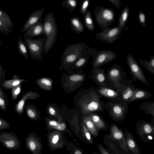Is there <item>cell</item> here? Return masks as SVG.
Masks as SVG:
<instances>
[{"label": "cell", "mask_w": 154, "mask_h": 154, "mask_svg": "<svg viewBox=\"0 0 154 154\" xmlns=\"http://www.w3.org/2000/svg\"><path fill=\"white\" fill-rule=\"evenodd\" d=\"M94 88L87 90L82 97L81 102L82 112L84 116L94 112H103L105 102L101 100Z\"/></svg>", "instance_id": "1"}, {"label": "cell", "mask_w": 154, "mask_h": 154, "mask_svg": "<svg viewBox=\"0 0 154 154\" xmlns=\"http://www.w3.org/2000/svg\"><path fill=\"white\" fill-rule=\"evenodd\" d=\"M43 23L45 36L43 52L45 55L52 48L56 41L58 28L54 14L51 12L45 16Z\"/></svg>", "instance_id": "2"}, {"label": "cell", "mask_w": 154, "mask_h": 154, "mask_svg": "<svg viewBox=\"0 0 154 154\" xmlns=\"http://www.w3.org/2000/svg\"><path fill=\"white\" fill-rule=\"evenodd\" d=\"M130 103L122 100H110L105 104L103 108L113 120L116 122H121L125 119Z\"/></svg>", "instance_id": "3"}, {"label": "cell", "mask_w": 154, "mask_h": 154, "mask_svg": "<svg viewBox=\"0 0 154 154\" xmlns=\"http://www.w3.org/2000/svg\"><path fill=\"white\" fill-rule=\"evenodd\" d=\"M84 52L85 54L92 57L93 60L91 65L92 69L99 68L110 62L117 56L114 51L107 50L98 51L88 46Z\"/></svg>", "instance_id": "4"}, {"label": "cell", "mask_w": 154, "mask_h": 154, "mask_svg": "<svg viewBox=\"0 0 154 154\" xmlns=\"http://www.w3.org/2000/svg\"><path fill=\"white\" fill-rule=\"evenodd\" d=\"M87 45L84 43L72 44L65 49L61 59L60 69L74 63L83 54Z\"/></svg>", "instance_id": "5"}, {"label": "cell", "mask_w": 154, "mask_h": 154, "mask_svg": "<svg viewBox=\"0 0 154 154\" xmlns=\"http://www.w3.org/2000/svg\"><path fill=\"white\" fill-rule=\"evenodd\" d=\"M95 19L97 24L101 28L102 31L110 28L115 20L116 12L110 8L104 6H97L94 11Z\"/></svg>", "instance_id": "6"}, {"label": "cell", "mask_w": 154, "mask_h": 154, "mask_svg": "<svg viewBox=\"0 0 154 154\" xmlns=\"http://www.w3.org/2000/svg\"><path fill=\"white\" fill-rule=\"evenodd\" d=\"M126 76V73L122 69L121 66L114 63L105 74L108 87L118 91Z\"/></svg>", "instance_id": "7"}, {"label": "cell", "mask_w": 154, "mask_h": 154, "mask_svg": "<svg viewBox=\"0 0 154 154\" xmlns=\"http://www.w3.org/2000/svg\"><path fill=\"white\" fill-rule=\"evenodd\" d=\"M24 43L29 51L31 57L36 60H42L45 43V38L36 39H26Z\"/></svg>", "instance_id": "8"}, {"label": "cell", "mask_w": 154, "mask_h": 154, "mask_svg": "<svg viewBox=\"0 0 154 154\" xmlns=\"http://www.w3.org/2000/svg\"><path fill=\"white\" fill-rule=\"evenodd\" d=\"M126 60L130 69L129 72L132 75V80H138L145 85H148L149 82L141 68L132 56L128 54L126 56Z\"/></svg>", "instance_id": "9"}, {"label": "cell", "mask_w": 154, "mask_h": 154, "mask_svg": "<svg viewBox=\"0 0 154 154\" xmlns=\"http://www.w3.org/2000/svg\"><path fill=\"white\" fill-rule=\"evenodd\" d=\"M123 30L118 26L104 31L97 33L95 35V38L103 42L108 44H112L119 38Z\"/></svg>", "instance_id": "10"}, {"label": "cell", "mask_w": 154, "mask_h": 154, "mask_svg": "<svg viewBox=\"0 0 154 154\" xmlns=\"http://www.w3.org/2000/svg\"><path fill=\"white\" fill-rule=\"evenodd\" d=\"M0 142L9 150L19 149L21 148L19 139L12 131L0 132Z\"/></svg>", "instance_id": "11"}, {"label": "cell", "mask_w": 154, "mask_h": 154, "mask_svg": "<svg viewBox=\"0 0 154 154\" xmlns=\"http://www.w3.org/2000/svg\"><path fill=\"white\" fill-rule=\"evenodd\" d=\"M40 140L36 134L32 132L29 133L25 138L26 146L33 154H42V145Z\"/></svg>", "instance_id": "12"}, {"label": "cell", "mask_w": 154, "mask_h": 154, "mask_svg": "<svg viewBox=\"0 0 154 154\" xmlns=\"http://www.w3.org/2000/svg\"><path fill=\"white\" fill-rule=\"evenodd\" d=\"M132 82L133 81L131 79H124L122 81L118 91L121 93L122 100L128 101L132 96L136 88Z\"/></svg>", "instance_id": "13"}, {"label": "cell", "mask_w": 154, "mask_h": 154, "mask_svg": "<svg viewBox=\"0 0 154 154\" xmlns=\"http://www.w3.org/2000/svg\"><path fill=\"white\" fill-rule=\"evenodd\" d=\"M44 35V26L42 18L27 29L23 35L24 39H33L34 37Z\"/></svg>", "instance_id": "14"}, {"label": "cell", "mask_w": 154, "mask_h": 154, "mask_svg": "<svg viewBox=\"0 0 154 154\" xmlns=\"http://www.w3.org/2000/svg\"><path fill=\"white\" fill-rule=\"evenodd\" d=\"M88 78L92 79L98 86L108 87L106 81L104 70L100 67L93 69Z\"/></svg>", "instance_id": "15"}, {"label": "cell", "mask_w": 154, "mask_h": 154, "mask_svg": "<svg viewBox=\"0 0 154 154\" xmlns=\"http://www.w3.org/2000/svg\"><path fill=\"white\" fill-rule=\"evenodd\" d=\"M95 89L101 97H103L110 100H122L121 93L109 87L98 86Z\"/></svg>", "instance_id": "16"}, {"label": "cell", "mask_w": 154, "mask_h": 154, "mask_svg": "<svg viewBox=\"0 0 154 154\" xmlns=\"http://www.w3.org/2000/svg\"><path fill=\"white\" fill-rule=\"evenodd\" d=\"M39 96V94L35 92L31 91L26 92L15 106L14 110L18 114L21 115L23 112L24 106L26 101L27 100L36 99Z\"/></svg>", "instance_id": "17"}, {"label": "cell", "mask_w": 154, "mask_h": 154, "mask_svg": "<svg viewBox=\"0 0 154 154\" xmlns=\"http://www.w3.org/2000/svg\"><path fill=\"white\" fill-rule=\"evenodd\" d=\"M44 9L42 8L36 10L33 12L25 22L22 29V32H24L31 26L42 18V16L44 14Z\"/></svg>", "instance_id": "18"}, {"label": "cell", "mask_w": 154, "mask_h": 154, "mask_svg": "<svg viewBox=\"0 0 154 154\" xmlns=\"http://www.w3.org/2000/svg\"><path fill=\"white\" fill-rule=\"evenodd\" d=\"M62 134L60 132H51L48 135V139L50 146L53 148H60L64 146V143L61 142L63 140Z\"/></svg>", "instance_id": "19"}, {"label": "cell", "mask_w": 154, "mask_h": 154, "mask_svg": "<svg viewBox=\"0 0 154 154\" xmlns=\"http://www.w3.org/2000/svg\"><path fill=\"white\" fill-rule=\"evenodd\" d=\"M98 130L107 128L108 124L102 116L97 112L91 113L88 115Z\"/></svg>", "instance_id": "20"}, {"label": "cell", "mask_w": 154, "mask_h": 154, "mask_svg": "<svg viewBox=\"0 0 154 154\" xmlns=\"http://www.w3.org/2000/svg\"><path fill=\"white\" fill-rule=\"evenodd\" d=\"M153 96L152 94L145 90L136 88L132 96L128 101L131 102L137 100H147Z\"/></svg>", "instance_id": "21"}, {"label": "cell", "mask_w": 154, "mask_h": 154, "mask_svg": "<svg viewBox=\"0 0 154 154\" xmlns=\"http://www.w3.org/2000/svg\"><path fill=\"white\" fill-rule=\"evenodd\" d=\"M71 30L74 32L80 34L84 31V27L82 21L78 17H74L70 20Z\"/></svg>", "instance_id": "22"}, {"label": "cell", "mask_w": 154, "mask_h": 154, "mask_svg": "<svg viewBox=\"0 0 154 154\" xmlns=\"http://www.w3.org/2000/svg\"><path fill=\"white\" fill-rule=\"evenodd\" d=\"M27 80L20 79L17 75H13L11 79L5 80L3 82V88L6 89L12 88L22 82Z\"/></svg>", "instance_id": "23"}, {"label": "cell", "mask_w": 154, "mask_h": 154, "mask_svg": "<svg viewBox=\"0 0 154 154\" xmlns=\"http://www.w3.org/2000/svg\"><path fill=\"white\" fill-rule=\"evenodd\" d=\"M89 56L84 52L83 54L74 63L69 65L66 67L72 68L82 69L87 64L88 62Z\"/></svg>", "instance_id": "24"}, {"label": "cell", "mask_w": 154, "mask_h": 154, "mask_svg": "<svg viewBox=\"0 0 154 154\" xmlns=\"http://www.w3.org/2000/svg\"><path fill=\"white\" fill-rule=\"evenodd\" d=\"M130 10L128 6L125 7L122 11L119 18L117 25L123 30L128 20Z\"/></svg>", "instance_id": "25"}, {"label": "cell", "mask_w": 154, "mask_h": 154, "mask_svg": "<svg viewBox=\"0 0 154 154\" xmlns=\"http://www.w3.org/2000/svg\"><path fill=\"white\" fill-rule=\"evenodd\" d=\"M83 124L89 132L95 137L98 135V130L88 116H84L83 118Z\"/></svg>", "instance_id": "26"}, {"label": "cell", "mask_w": 154, "mask_h": 154, "mask_svg": "<svg viewBox=\"0 0 154 154\" xmlns=\"http://www.w3.org/2000/svg\"><path fill=\"white\" fill-rule=\"evenodd\" d=\"M36 84L41 88L46 91H50L51 89L53 82L52 80L48 78L39 79L35 81Z\"/></svg>", "instance_id": "27"}, {"label": "cell", "mask_w": 154, "mask_h": 154, "mask_svg": "<svg viewBox=\"0 0 154 154\" xmlns=\"http://www.w3.org/2000/svg\"><path fill=\"white\" fill-rule=\"evenodd\" d=\"M138 110L143 111L146 114H150L154 117V102L149 101L143 102L139 106Z\"/></svg>", "instance_id": "28"}, {"label": "cell", "mask_w": 154, "mask_h": 154, "mask_svg": "<svg viewBox=\"0 0 154 154\" xmlns=\"http://www.w3.org/2000/svg\"><path fill=\"white\" fill-rule=\"evenodd\" d=\"M150 61L138 60L139 63L143 66L151 74H154V57H149Z\"/></svg>", "instance_id": "29"}, {"label": "cell", "mask_w": 154, "mask_h": 154, "mask_svg": "<svg viewBox=\"0 0 154 154\" xmlns=\"http://www.w3.org/2000/svg\"><path fill=\"white\" fill-rule=\"evenodd\" d=\"M84 21L87 29L91 31H93L94 26L93 19L90 12L87 11L84 15Z\"/></svg>", "instance_id": "30"}, {"label": "cell", "mask_w": 154, "mask_h": 154, "mask_svg": "<svg viewBox=\"0 0 154 154\" xmlns=\"http://www.w3.org/2000/svg\"><path fill=\"white\" fill-rule=\"evenodd\" d=\"M17 49L19 54L23 56L24 59L27 60L29 59V55L27 47L23 41L21 36L18 37L17 42Z\"/></svg>", "instance_id": "31"}, {"label": "cell", "mask_w": 154, "mask_h": 154, "mask_svg": "<svg viewBox=\"0 0 154 154\" xmlns=\"http://www.w3.org/2000/svg\"><path fill=\"white\" fill-rule=\"evenodd\" d=\"M28 116L32 120H36L38 116L35 109L32 104L24 105V108Z\"/></svg>", "instance_id": "32"}, {"label": "cell", "mask_w": 154, "mask_h": 154, "mask_svg": "<svg viewBox=\"0 0 154 154\" xmlns=\"http://www.w3.org/2000/svg\"><path fill=\"white\" fill-rule=\"evenodd\" d=\"M8 103V99L4 92L3 88L0 86V108L2 110L5 111Z\"/></svg>", "instance_id": "33"}, {"label": "cell", "mask_w": 154, "mask_h": 154, "mask_svg": "<svg viewBox=\"0 0 154 154\" xmlns=\"http://www.w3.org/2000/svg\"><path fill=\"white\" fill-rule=\"evenodd\" d=\"M126 141L130 150L134 153H137L139 152L138 149L134 139L130 134L127 135Z\"/></svg>", "instance_id": "34"}, {"label": "cell", "mask_w": 154, "mask_h": 154, "mask_svg": "<svg viewBox=\"0 0 154 154\" xmlns=\"http://www.w3.org/2000/svg\"><path fill=\"white\" fill-rule=\"evenodd\" d=\"M62 6L65 7L69 10V12L72 13L76 8L77 2L75 0H65L63 1Z\"/></svg>", "instance_id": "35"}, {"label": "cell", "mask_w": 154, "mask_h": 154, "mask_svg": "<svg viewBox=\"0 0 154 154\" xmlns=\"http://www.w3.org/2000/svg\"><path fill=\"white\" fill-rule=\"evenodd\" d=\"M0 20L6 23L10 28L13 29V23L8 14L2 10L0 9Z\"/></svg>", "instance_id": "36"}, {"label": "cell", "mask_w": 154, "mask_h": 154, "mask_svg": "<svg viewBox=\"0 0 154 154\" xmlns=\"http://www.w3.org/2000/svg\"><path fill=\"white\" fill-rule=\"evenodd\" d=\"M110 130L112 136L115 138L120 139L123 137V135L122 132L115 124H113L111 125Z\"/></svg>", "instance_id": "37"}, {"label": "cell", "mask_w": 154, "mask_h": 154, "mask_svg": "<svg viewBox=\"0 0 154 154\" xmlns=\"http://www.w3.org/2000/svg\"><path fill=\"white\" fill-rule=\"evenodd\" d=\"M140 128L146 134L151 133L153 131V127L149 123L142 120L139 121Z\"/></svg>", "instance_id": "38"}, {"label": "cell", "mask_w": 154, "mask_h": 154, "mask_svg": "<svg viewBox=\"0 0 154 154\" xmlns=\"http://www.w3.org/2000/svg\"><path fill=\"white\" fill-rule=\"evenodd\" d=\"M85 78V74H76L72 75L69 77V82L72 84L83 81Z\"/></svg>", "instance_id": "39"}, {"label": "cell", "mask_w": 154, "mask_h": 154, "mask_svg": "<svg viewBox=\"0 0 154 154\" xmlns=\"http://www.w3.org/2000/svg\"><path fill=\"white\" fill-rule=\"evenodd\" d=\"M22 83H21L11 88V95L13 100H16L20 94L22 89Z\"/></svg>", "instance_id": "40"}, {"label": "cell", "mask_w": 154, "mask_h": 154, "mask_svg": "<svg viewBox=\"0 0 154 154\" xmlns=\"http://www.w3.org/2000/svg\"><path fill=\"white\" fill-rule=\"evenodd\" d=\"M13 29L10 28L9 26L5 23L0 20V32L8 35Z\"/></svg>", "instance_id": "41"}, {"label": "cell", "mask_w": 154, "mask_h": 154, "mask_svg": "<svg viewBox=\"0 0 154 154\" xmlns=\"http://www.w3.org/2000/svg\"><path fill=\"white\" fill-rule=\"evenodd\" d=\"M138 20L139 23L143 27L146 26V16L141 10H139L138 14Z\"/></svg>", "instance_id": "42"}, {"label": "cell", "mask_w": 154, "mask_h": 154, "mask_svg": "<svg viewBox=\"0 0 154 154\" xmlns=\"http://www.w3.org/2000/svg\"><path fill=\"white\" fill-rule=\"evenodd\" d=\"M89 4V0H84L82 1L80 8V12L82 14L84 15L87 11Z\"/></svg>", "instance_id": "43"}, {"label": "cell", "mask_w": 154, "mask_h": 154, "mask_svg": "<svg viewBox=\"0 0 154 154\" xmlns=\"http://www.w3.org/2000/svg\"><path fill=\"white\" fill-rule=\"evenodd\" d=\"M10 127L11 125L8 122L0 117V130L7 129Z\"/></svg>", "instance_id": "44"}, {"label": "cell", "mask_w": 154, "mask_h": 154, "mask_svg": "<svg viewBox=\"0 0 154 154\" xmlns=\"http://www.w3.org/2000/svg\"><path fill=\"white\" fill-rule=\"evenodd\" d=\"M84 134L88 141L91 143H93L92 139L90 132L88 130L83 123H81Z\"/></svg>", "instance_id": "45"}, {"label": "cell", "mask_w": 154, "mask_h": 154, "mask_svg": "<svg viewBox=\"0 0 154 154\" xmlns=\"http://www.w3.org/2000/svg\"><path fill=\"white\" fill-rule=\"evenodd\" d=\"M5 71L0 63V86L2 88H3V82L5 80Z\"/></svg>", "instance_id": "46"}, {"label": "cell", "mask_w": 154, "mask_h": 154, "mask_svg": "<svg viewBox=\"0 0 154 154\" xmlns=\"http://www.w3.org/2000/svg\"><path fill=\"white\" fill-rule=\"evenodd\" d=\"M111 3L116 9H118L120 7V0H107Z\"/></svg>", "instance_id": "47"}, {"label": "cell", "mask_w": 154, "mask_h": 154, "mask_svg": "<svg viewBox=\"0 0 154 154\" xmlns=\"http://www.w3.org/2000/svg\"><path fill=\"white\" fill-rule=\"evenodd\" d=\"M66 126L64 123H59L56 126L53 128V129L59 131H63L66 128Z\"/></svg>", "instance_id": "48"}, {"label": "cell", "mask_w": 154, "mask_h": 154, "mask_svg": "<svg viewBox=\"0 0 154 154\" xmlns=\"http://www.w3.org/2000/svg\"><path fill=\"white\" fill-rule=\"evenodd\" d=\"M48 111L49 114L51 116H56V111L52 106H49Z\"/></svg>", "instance_id": "49"}, {"label": "cell", "mask_w": 154, "mask_h": 154, "mask_svg": "<svg viewBox=\"0 0 154 154\" xmlns=\"http://www.w3.org/2000/svg\"><path fill=\"white\" fill-rule=\"evenodd\" d=\"M97 146L102 154H109L101 145L98 144Z\"/></svg>", "instance_id": "50"}, {"label": "cell", "mask_w": 154, "mask_h": 154, "mask_svg": "<svg viewBox=\"0 0 154 154\" xmlns=\"http://www.w3.org/2000/svg\"><path fill=\"white\" fill-rule=\"evenodd\" d=\"M57 122L54 120L50 121L48 122V125L49 127L53 128L57 126L59 124Z\"/></svg>", "instance_id": "51"}, {"label": "cell", "mask_w": 154, "mask_h": 154, "mask_svg": "<svg viewBox=\"0 0 154 154\" xmlns=\"http://www.w3.org/2000/svg\"><path fill=\"white\" fill-rule=\"evenodd\" d=\"M74 154H82L81 151L79 150H76Z\"/></svg>", "instance_id": "52"}, {"label": "cell", "mask_w": 154, "mask_h": 154, "mask_svg": "<svg viewBox=\"0 0 154 154\" xmlns=\"http://www.w3.org/2000/svg\"><path fill=\"white\" fill-rule=\"evenodd\" d=\"M149 138L150 139H152V137L150 136H149Z\"/></svg>", "instance_id": "53"}, {"label": "cell", "mask_w": 154, "mask_h": 154, "mask_svg": "<svg viewBox=\"0 0 154 154\" xmlns=\"http://www.w3.org/2000/svg\"><path fill=\"white\" fill-rule=\"evenodd\" d=\"M2 43L0 40V46H1L2 45Z\"/></svg>", "instance_id": "54"}, {"label": "cell", "mask_w": 154, "mask_h": 154, "mask_svg": "<svg viewBox=\"0 0 154 154\" xmlns=\"http://www.w3.org/2000/svg\"><path fill=\"white\" fill-rule=\"evenodd\" d=\"M93 154H99L97 153H96V152H93Z\"/></svg>", "instance_id": "55"}]
</instances>
